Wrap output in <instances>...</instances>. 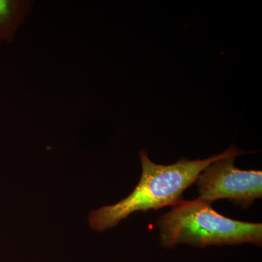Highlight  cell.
<instances>
[{"label":"cell","instance_id":"obj_1","mask_svg":"<svg viewBox=\"0 0 262 262\" xmlns=\"http://www.w3.org/2000/svg\"><path fill=\"white\" fill-rule=\"evenodd\" d=\"M247 153L232 145L224 152L207 159L183 158L173 165H163L153 163L145 150L141 149L139 155L142 172L138 185L116 204L91 211L90 226L97 232H103L116 227L134 212L157 211L163 207L177 206L183 201L184 191L196 182L198 176L210 164L229 155L239 156Z\"/></svg>","mask_w":262,"mask_h":262},{"label":"cell","instance_id":"obj_2","mask_svg":"<svg viewBox=\"0 0 262 262\" xmlns=\"http://www.w3.org/2000/svg\"><path fill=\"white\" fill-rule=\"evenodd\" d=\"M155 223L160 244L169 249L179 244L198 248L243 244L261 246V224L227 218L198 198L183 200Z\"/></svg>","mask_w":262,"mask_h":262},{"label":"cell","instance_id":"obj_3","mask_svg":"<svg viewBox=\"0 0 262 262\" xmlns=\"http://www.w3.org/2000/svg\"><path fill=\"white\" fill-rule=\"evenodd\" d=\"M237 155H229L210 164L196 180L198 199L211 204L227 199L248 208L262 196L261 170H239L234 166Z\"/></svg>","mask_w":262,"mask_h":262},{"label":"cell","instance_id":"obj_4","mask_svg":"<svg viewBox=\"0 0 262 262\" xmlns=\"http://www.w3.org/2000/svg\"><path fill=\"white\" fill-rule=\"evenodd\" d=\"M32 6V2L28 0H0V42H13Z\"/></svg>","mask_w":262,"mask_h":262}]
</instances>
